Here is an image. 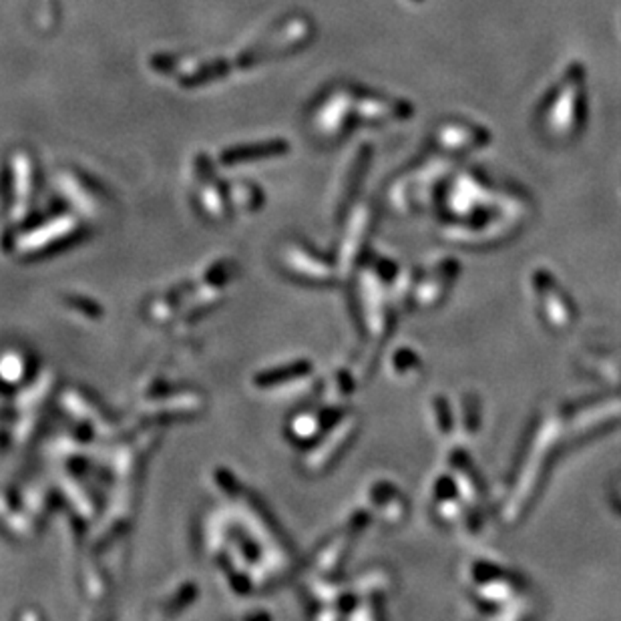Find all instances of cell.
Instances as JSON below:
<instances>
[{
  "label": "cell",
  "instance_id": "cell-1",
  "mask_svg": "<svg viewBox=\"0 0 621 621\" xmlns=\"http://www.w3.org/2000/svg\"><path fill=\"white\" fill-rule=\"evenodd\" d=\"M71 230H72V222H69L67 217H64L63 222L48 224L47 227H40V230H37L35 234H30L27 240H22L21 250H22V253H27V256L43 253L40 250H45L48 246H53L55 242L63 240Z\"/></svg>",
  "mask_w": 621,
  "mask_h": 621
},
{
  "label": "cell",
  "instance_id": "cell-2",
  "mask_svg": "<svg viewBox=\"0 0 621 621\" xmlns=\"http://www.w3.org/2000/svg\"><path fill=\"white\" fill-rule=\"evenodd\" d=\"M284 264L285 268H290L293 274L306 277V280H322V277L328 276V268H326L322 261H318L316 258L310 256L306 250L300 248L285 250Z\"/></svg>",
  "mask_w": 621,
  "mask_h": 621
},
{
  "label": "cell",
  "instance_id": "cell-3",
  "mask_svg": "<svg viewBox=\"0 0 621 621\" xmlns=\"http://www.w3.org/2000/svg\"><path fill=\"white\" fill-rule=\"evenodd\" d=\"M61 403L72 416H77L79 421L93 422L95 427H101V411L91 403V400H87L85 395H81V392H75V390H69L63 395Z\"/></svg>",
  "mask_w": 621,
  "mask_h": 621
},
{
  "label": "cell",
  "instance_id": "cell-4",
  "mask_svg": "<svg viewBox=\"0 0 621 621\" xmlns=\"http://www.w3.org/2000/svg\"><path fill=\"white\" fill-rule=\"evenodd\" d=\"M203 406L201 398L195 395H182L167 400V403H157L151 404L149 414L163 416V414H190L193 411H200Z\"/></svg>",
  "mask_w": 621,
  "mask_h": 621
},
{
  "label": "cell",
  "instance_id": "cell-5",
  "mask_svg": "<svg viewBox=\"0 0 621 621\" xmlns=\"http://www.w3.org/2000/svg\"><path fill=\"white\" fill-rule=\"evenodd\" d=\"M61 485L64 487V491H69L67 497H69V501L72 503V506H75V509L83 515L85 519L93 517V503H91V498L85 495L83 489L77 487V483H72L71 479H63Z\"/></svg>",
  "mask_w": 621,
  "mask_h": 621
},
{
  "label": "cell",
  "instance_id": "cell-6",
  "mask_svg": "<svg viewBox=\"0 0 621 621\" xmlns=\"http://www.w3.org/2000/svg\"><path fill=\"white\" fill-rule=\"evenodd\" d=\"M306 369L302 366H288V369H277V370H266L258 376L259 387H272V384H284L288 379H296Z\"/></svg>",
  "mask_w": 621,
  "mask_h": 621
},
{
  "label": "cell",
  "instance_id": "cell-7",
  "mask_svg": "<svg viewBox=\"0 0 621 621\" xmlns=\"http://www.w3.org/2000/svg\"><path fill=\"white\" fill-rule=\"evenodd\" d=\"M51 376L48 374H43L40 379L32 384V387L24 392V398H22V404L24 406H37L38 403H43V398L48 395V390H51Z\"/></svg>",
  "mask_w": 621,
  "mask_h": 621
},
{
  "label": "cell",
  "instance_id": "cell-8",
  "mask_svg": "<svg viewBox=\"0 0 621 621\" xmlns=\"http://www.w3.org/2000/svg\"><path fill=\"white\" fill-rule=\"evenodd\" d=\"M24 361L19 356V354H8L4 361H3V366H0V374L4 376L6 382H19L22 376H24Z\"/></svg>",
  "mask_w": 621,
  "mask_h": 621
},
{
  "label": "cell",
  "instance_id": "cell-9",
  "mask_svg": "<svg viewBox=\"0 0 621 621\" xmlns=\"http://www.w3.org/2000/svg\"><path fill=\"white\" fill-rule=\"evenodd\" d=\"M312 427H316V422H314L312 416H308V414L300 416V419L293 421V432H296L298 437L306 438V437L312 435V432H316V429H312Z\"/></svg>",
  "mask_w": 621,
  "mask_h": 621
}]
</instances>
